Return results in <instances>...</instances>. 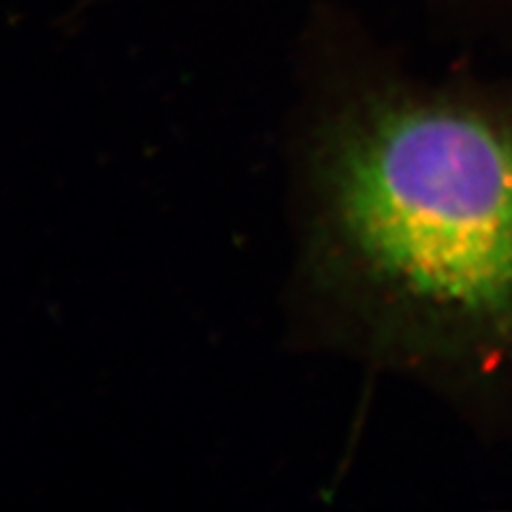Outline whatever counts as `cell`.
<instances>
[{
  "mask_svg": "<svg viewBox=\"0 0 512 512\" xmlns=\"http://www.w3.org/2000/svg\"><path fill=\"white\" fill-rule=\"evenodd\" d=\"M323 261L395 340L512 352V111L387 94L320 137Z\"/></svg>",
  "mask_w": 512,
  "mask_h": 512,
  "instance_id": "cell-1",
  "label": "cell"
}]
</instances>
